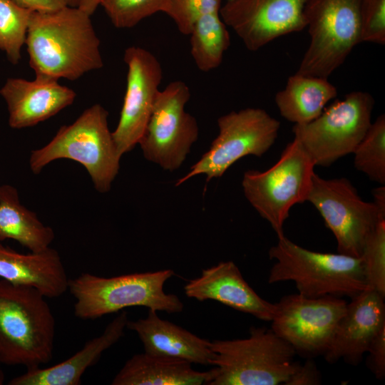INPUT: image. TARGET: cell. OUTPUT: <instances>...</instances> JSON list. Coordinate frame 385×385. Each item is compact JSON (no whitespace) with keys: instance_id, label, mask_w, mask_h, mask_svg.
I'll return each mask as SVG.
<instances>
[{"instance_id":"obj_6","label":"cell","mask_w":385,"mask_h":385,"mask_svg":"<svg viewBox=\"0 0 385 385\" xmlns=\"http://www.w3.org/2000/svg\"><path fill=\"white\" fill-rule=\"evenodd\" d=\"M174 274L170 269L112 277L82 273L68 282L75 299L74 314L81 319H96L135 306L169 314L181 312L182 301L163 289Z\"/></svg>"},{"instance_id":"obj_22","label":"cell","mask_w":385,"mask_h":385,"mask_svg":"<svg viewBox=\"0 0 385 385\" xmlns=\"http://www.w3.org/2000/svg\"><path fill=\"white\" fill-rule=\"evenodd\" d=\"M211 369L195 370L188 361L150 354H136L113 378V385H200L208 384Z\"/></svg>"},{"instance_id":"obj_5","label":"cell","mask_w":385,"mask_h":385,"mask_svg":"<svg viewBox=\"0 0 385 385\" xmlns=\"http://www.w3.org/2000/svg\"><path fill=\"white\" fill-rule=\"evenodd\" d=\"M208 385L284 384L299 363L294 348L272 330L252 327L245 339L210 342Z\"/></svg>"},{"instance_id":"obj_30","label":"cell","mask_w":385,"mask_h":385,"mask_svg":"<svg viewBox=\"0 0 385 385\" xmlns=\"http://www.w3.org/2000/svg\"><path fill=\"white\" fill-rule=\"evenodd\" d=\"M220 7L221 0H165L161 12L173 19L181 34L189 35L201 16Z\"/></svg>"},{"instance_id":"obj_35","label":"cell","mask_w":385,"mask_h":385,"mask_svg":"<svg viewBox=\"0 0 385 385\" xmlns=\"http://www.w3.org/2000/svg\"><path fill=\"white\" fill-rule=\"evenodd\" d=\"M372 195L373 203L380 212L385 213V186L381 185L373 189Z\"/></svg>"},{"instance_id":"obj_4","label":"cell","mask_w":385,"mask_h":385,"mask_svg":"<svg viewBox=\"0 0 385 385\" xmlns=\"http://www.w3.org/2000/svg\"><path fill=\"white\" fill-rule=\"evenodd\" d=\"M108 117V112L100 104L86 109L73 123L61 126L48 144L31 151V170L38 174L56 160H72L86 168L98 192H108L122 156L109 130Z\"/></svg>"},{"instance_id":"obj_7","label":"cell","mask_w":385,"mask_h":385,"mask_svg":"<svg viewBox=\"0 0 385 385\" xmlns=\"http://www.w3.org/2000/svg\"><path fill=\"white\" fill-rule=\"evenodd\" d=\"M314 167L294 138L271 168L265 171L245 172L242 181L244 195L259 215L270 224L277 237L284 235L283 226L291 208L307 201Z\"/></svg>"},{"instance_id":"obj_12","label":"cell","mask_w":385,"mask_h":385,"mask_svg":"<svg viewBox=\"0 0 385 385\" xmlns=\"http://www.w3.org/2000/svg\"><path fill=\"white\" fill-rule=\"evenodd\" d=\"M190 98V88L183 81L160 90L138 143L145 158L164 170H178L198 138L197 120L185 111Z\"/></svg>"},{"instance_id":"obj_1","label":"cell","mask_w":385,"mask_h":385,"mask_svg":"<svg viewBox=\"0 0 385 385\" xmlns=\"http://www.w3.org/2000/svg\"><path fill=\"white\" fill-rule=\"evenodd\" d=\"M25 43L37 79L76 80L103 66L91 16L78 7L33 11Z\"/></svg>"},{"instance_id":"obj_20","label":"cell","mask_w":385,"mask_h":385,"mask_svg":"<svg viewBox=\"0 0 385 385\" xmlns=\"http://www.w3.org/2000/svg\"><path fill=\"white\" fill-rule=\"evenodd\" d=\"M128 319L123 311L106 327L103 333L88 341L71 357L51 366L26 369L9 382V385H78L84 372L94 365L102 354L123 336Z\"/></svg>"},{"instance_id":"obj_27","label":"cell","mask_w":385,"mask_h":385,"mask_svg":"<svg viewBox=\"0 0 385 385\" xmlns=\"http://www.w3.org/2000/svg\"><path fill=\"white\" fill-rule=\"evenodd\" d=\"M32 12L12 0H0V50L14 65L21 58Z\"/></svg>"},{"instance_id":"obj_31","label":"cell","mask_w":385,"mask_h":385,"mask_svg":"<svg viewBox=\"0 0 385 385\" xmlns=\"http://www.w3.org/2000/svg\"><path fill=\"white\" fill-rule=\"evenodd\" d=\"M361 42L385 43V0H361Z\"/></svg>"},{"instance_id":"obj_21","label":"cell","mask_w":385,"mask_h":385,"mask_svg":"<svg viewBox=\"0 0 385 385\" xmlns=\"http://www.w3.org/2000/svg\"><path fill=\"white\" fill-rule=\"evenodd\" d=\"M126 327L138 334L146 353L210 365L213 352L210 342L161 319L155 310L148 309L145 318L128 320Z\"/></svg>"},{"instance_id":"obj_36","label":"cell","mask_w":385,"mask_h":385,"mask_svg":"<svg viewBox=\"0 0 385 385\" xmlns=\"http://www.w3.org/2000/svg\"><path fill=\"white\" fill-rule=\"evenodd\" d=\"M103 0H79L78 8L91 16Z\"/></svg>"},{"instance_id":"obj_16","label":"cell","mask_w":385,"mask_h":385,"mask_svg":"<svg viewBox=\"0 0 385 385\" xmlns=\"http://www.w3.org/2000/svg\"><path fill=\"white\" fill-rule=\"evenodd\" d=\"M384 325V297L371 288L362 291L347 302L346 312L324 354L325 360L334 363L344 359L357 365Z\"/></svg>"},{"instance_id":"obj_26","label":"cell","mask_w":385,"mask_h":385,"mask_svg":"<svg viewBox=\"0 0 385 385\" xmlns=\"http://www.w3.org/2000/svg\"><path fill=\"white\" fill-rule=\"evenodd\" d=\"M355 168L370 180L385 184V115L371 123L365 135L354 149Z\"/></svg>"},{"instance_id":"obj_18","label":"cell","mask_w":385,"mask_h":385,"mask_svg":"<svg viewBox=\"0 0 385 385\" xmlns=\"http://www.w3.org/2000/svg\"><path fill=\"white\" fill-rule=\"evenodd\" d=\"M8 113L9 125L14 129L34 126L71 105L76 96L71 88L58 81H28L9 78L0 89Z\"/></svg>"},{"instance_id":"obj_25","label":"cell","mask_w":385,"mask_h":385,"mask_svg":"<svg viewBox=\"0 0 385 385\" xmlns=\"http://www.w3.org/2000/svg\"><path fill=\"white\" fill-rule=\"evenodd\" d=\"M189 35L190 53L197 68L203 72L217 68L230 43V34L220 9L201 16Z\"/></svg>"},{"instance_id":"obj_38","label":"cell","mask_w":385,"mask_h":385,"mask_svg":"<svg viewBox=\"0 0 385 385\" xmlns=\"http://www.w3.org/2000/svg\"><path fill=\"white\" fill-rule=\"evenodd\" d=\"M4 383V375L3 373L0 370V384H2Z\"/></svg>"},{"instance_id":"obj_2","label":"cell","mask_w":385,"mask_h":385,"mask_svg":"<svg viewBox=\"0 0 385 385\" xmlns=\"http://www.w3.org/2000/svg\"><path fill=\"white\" fill-rule=\"evenodd\" d=\"M46 298L0 279V363L31 369L51 360L56 322Z\"/></svg>"},{"instance_id":"obj_32","label":"cell","mask_w":385,"mask_h":385,"mask_svg":"<svg viewBox=\"0 0 385 385\" xmlns=\"http://www.w3.org/2000/svg\"><path fill=\"white\" fill-rule=\"evenodd\" d=\"M366 352L371 371L376 378L383 379L385 376V325L374 336Z\"/></svg>"},{"instance_id":"obj_33","label":"cell","mask_w":385,"mask_h":385,"mask_svg":"<svg viewBox=\"0 0 385 385\" xmlns=\"http://www.w3.org/2000/svg\"><path fill=\"white\" fill-rule=\"evenodd\" d=\"M321 384V375L315 363L307 360L298 367L289 378L285 385H318Z\"/></svg>"},{"instance_id":"obj_23","label":"cell","mask_w":385,"mask_h":385,"mask_svg":"<svg viewBox=\"0 0 385 385\" xmlns=\"http://www.w3.org/2000/svg\"><path fill=\"white\" fill-rule=\"evenodd\" d=\"M337 96V89L328 78L295 73L288 78L274 101L284 119L302 125L317 118Z\"/></svg>"},{"instance_id":"obj_19","label":"cell","mask_w":385,"mask_h":385,"mask_svg":"<svg viewBox=\"0 0 385 385\" xmlns=\"http://www.w3.org/2000/svg\"><path fill=\"white\" fill-rule=\"evenodd\" d=\"M0 279L34 288L46 298H56L68 290L69 279L58 252L48 247L22 254L0 242Z\"/></svg>"},{"instance_id":"obj_34","label":"cell","mask_w":385,"mask_h":385,"mask_svg":"<svg viewBox=\"0 0 385 385\" xmlns=\"http://www.w3.org/2000/svg\"><path fill=\"white\" fill-rule=\"evenodd\" d=\"M19 6L32 11H51L66 6L63 0H12Z\"/></svg>"},{"instance_id":"obj_10","label":"cell","mask_w":385,"mask_h":385,"mask_svg":"<svg viewBox=\"0 0 385 385\" xmlns=\"http://www.w3.org/2000/svg\"><path fill=\"white\" fill-rule=\"evenodd\" d=\"M219 133L208 151L177 181L178 186L189 178L204 174L206 182L220 178L236 161L247 155L261 157L274 143L280 123L266 111L247 108L231 111L217 119Z\"/></svg>"},{"instance_id":"obj_9","label":"cell","mask_w":385,"mask_h":385,"mask_svg":"<svg viewBox=\"0 0 385 385\" xmlns=\"http://www.w3.org/2000/svg\"><path fill=\"white\" fill-rule=\"evenodd\" d=\"M372 96L364 91L347 93L324 108L311 122L294 124L292 132L314 165L327 167L353 153L371 124Z\"/></svg>"},{"instance_id":"obj_29","label":"cell","mask_w":385,"mask_h":385,"mask_svg":"<svg viewBox=\"0 0 385 385\" xmlns=\"http://www.w3.org/2000/svg\"><path fill=\"white\" fill-rule=\"evenodd\" d=\"M165 0H103L101 5L113 26L128 29L157 12Z\"/></svg>"},{"instance_id":"obj_14","label":"cell","mask_w":385,"mask_h":385,"mask_svg":"<svg viewBox=\"0 0 385 385\" xmlns=\"http://www.w3.org/2000/svg\"><path fill=\"white\" fill-rule=\"evenodd\" d=\"M126 90L113 138L119 154L132 150L142 138L160 91L161 64L150 51L139 46L125 50Z\"/></svg>"},{"instance_id":"obj_37","label":"cell","mask_w":385,"mask_h":385,"mask_svg":"<svg viewBox=\"0 0 385 385\" xmlns=\"http://www.w3.org/2000/svg\"><path fill=\"white\" fill-rule=\"evenodd\" d=\"M66 6L77 7L79 0H63Z\"/></svg>"},{"instance_id":"obj_15","label":"cell","mask_w":385,"mask_h":385,"mask_svg":"<svg viewBox=\"0 0 385 385\" xmlns=\"http://www.w3.org/2000/svg\"><path fill=\"white\" fill-rule=\"evenodd\" d=\"M307 0H229L221 6L220 16L242 40L255 51L280 36L307 26Z\"/></svg>"},{"instance_id":"obj_3","label":"cell","mask_w":385,"mask_h":385,"mask_svg":"<svg viewBox=\"0 0 385 385\" xmlns=\"http://www.w3.org/2000/svg\"><path fill=\"white\" fill-rule=\"evenodd\" d=\"M275 261L268 283L292 281L307 297L346 296L351 299L369 288L361 257L324 253L305 249L285 235L269 250Z\"/></svg>"},{"instance_id":"obj_8","label":"cell","mask_w":385,"mask_h":385,"mask_svg":"<svg viewBox=\"0 0 385 385\" xmlns=\"http://www.w3.org/2000/svg\"><path fill=\"white\" fill-rule=\"evenodd\" d=\"M361 0H307L309 44L296 73L328 78L361 43Z\"/></svg>"},{"instance_id":"obj_13","label":"cell","mask_w":385,"mask_h":385,"mask_svg":"<svg viewBox=\"0 0 385 385\" xmlns=\"http://www.w3.org/2000/svg\"><path fill=\"white\" fill-rule=\"evenodd\" d=\"M346 306L347 302L339 297L286 295L274 303L271 329L296 353L324 355Z\"/></svg>"},{"instance_id":"obj_24","label":"cell","mask_w":385,"mask_h":385,"mask_svg":"<svg viewBox=\"0 0 385 385\" xmlns=\"http://www.w3.org/2000/svg\"><path fill=\"white\" fill-rule=\"evenodd\" d=\"M54 237L53 229L21 204L15 187L0 185V242L13 240L38 252L50 247Z\"/></svg>"},{"instance_id":"obj_17","label":"cell","mask_w":385,"mask_h":385,"mask_svg":"<svg viewBox=\"0 0 385 385\" xmlns=\"http://www.w3.org/2000/svg\"><path fill=\"white\" fill-rule=\"evenodd\" d=\"M184 290L190 298L215 300L262 321L271 322L274 313V303L258 295L232 261L202 270L199 277L186 283Z\"/></svg>"},{"instance_id":"obj_11","label":"cell","mask_w":385,"mask_h":385,"mask_svg":"<svg viewBox=\"0 0 385 385\" xmlns=\"http://www.w3.org/2000/svg\"><path fill=\"white\" fill-rule=\"evenodd\" d=\"M307 201L320 213L335 237L338 253L359 257L364 242L385 213L363 200L345 178L324 179L313 175Z\"/></svg>"},{"instance_id":"obj_28","label":"cell","mask_w":385,"mask_h":385,"mask_svg":"<svg viewBox=\"0 0 385 385\" xmlns=\"http://www.w3.org/2000/svg\"><path fill=\"white\" fill-rule=\"evenodd\" d=\"M360 257L369 287L385 298V220L369 234Z\"/></svg>"},{"instance_id":"obj_39","label":"cell","mask_w":385,"mask_h":385,"mask_svg":"<svg viewBox=\"0 0 385 385\" xmlns=\"http://www.w3.org/2000/svg\"><path fill=\"white\" fill-rule=\"evenodd\" d=\"M227 1H229V0H227Z\"/></svg>"}]
</instances>
